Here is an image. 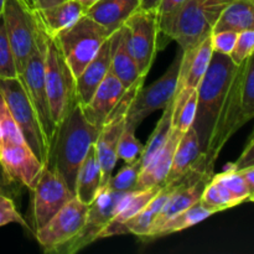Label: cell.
Returning a JSON list of instances; mask_svg holds the SVG:
<instances>
[{
    "instance_id": "6da1fadb",
    "label": "cell",
    "mask_w": 254,
    "mask_h": 254,
    "mask_svg": "<svg viewBox=\"0 0 254 254\" xmlns=\"http://www.w3.org/2000/svg\"><path fill=\"white\" fill-rule=\"evenodd\" d=\"M99 130L87 121L78 101L56 124L45 166L59 174L73 193L79 166L89 148L96 143Z\"/></svg>"
},
{
    "instance_id": "7a4b0ae2",
    "label": "cell",
    "mask_w": 254,
    "mask_h": 254,
    "mask_svg": "<svg viewBox=\"0 0 254 254\" xmlns=\"http://www.w3.org/2000/svg\"><path fill=\"white\" fill-rule=\"evenodd\" d=\"M254 117V55L236 69L218 112L210 140L203 151V165L213 169L218 155L231 138Z\"/></svg>"
},
{
    "instance_id": "3957f363",
    "label": "cell",
    "mask_w": 254,
    "mask_h": 254,
    "mask_svg": "<svg viewBox=\"0 0 254 254\" xmlns=\"http://www.w3.org/2000/svg\"><path fill=\"white\" fill-rule=\"evenodd\" d=\"M237 67L228 55L213 51L207 71L198 84L197 108L192 127L197 133L202 154L210 140L218 112Z\"/></svg>"
},
{
    "instance_id": "277c9868",
    "label": "cell",
    "mask_w": 254,
    "mask_h": 254,
    "mask_svg": "<svg viewBox=\"0 0 254 254\" xmlns=\"http://www.w3.org/2000/svg\"><path fill=\"white\" fill-rule=\"evenodd\" d=\"M235 0H186L171 32L183 51L193 49L212 34V27L228 4Z\"/></svg>"
},
{
    "instance_id": "5b68a950",
    "label": "cell",
    "mask_w": 254,
    "mask_h": 254,
    "mask_svg": "<svg viewBox=\"0 0 254 254\" xmlns=\"http://www.w3.org/2000/svg\"><path fill=\"white\" fill-rule=\"evenodd\" d=\"M111 35L87 15L56 35L62 55L76 78L84 67L98 54L102 45Z\"/></svg>"
},
{
    "instance_id": "8992f818",
    "label": "cell",
    "mask_w": 254,
    "mask_h": 254,
    "mask_svg": "<svg viewBox=\"0 0 254 254\" xmlns=\"http://www.w3.org/2000/svg\"><path fill=\"white\" fill-rule=\"evenodd\" d=\"M45 83L52 119L57 124L77 101L76 78L62 55L56 37L45 34Z\"/></svg>"
},
{
    "instance_id": "52a82bcc",
    "label": "cell",
    "mask_w": 254,
    "mask_h": 254,
    "mask_svg": "<svg viewBox=\"0 0 254 254\" xmlns=\"http://www.w3.org/2000/svg\"><path fill=\"white\" fill-rule=\"evenodd\" d=\"M0 92L26 144L45 165L49 155V141L20 79L17 77L0 78Z\"/></svg>"
},
{
    "instance_id": "ba28073f",
    "label": "cell",
    "mask_w": 254,
    "mask_h": 254,
    "mask_svg": "<svg viewBox=\"0 0 254 254\" xmlns=\"http://www.w3.org/2000/svg\"><path fill=\"white\" fill-rule=\"evenodd\" d=\"M144 81H145V77H139L131 86L126 89L121 101L117 103V106L114 107V109L102 126L98 138L94 143L97 158H98L99 166H101L102 188L108 184L109 179L113 175L114 168H116L117 160H118L117 145H118L119 138L126 128L129 107H130L136 92L144 86Z\"/></svg>"
},
{
    "instance_id": "9c48e42d",
    "label": "cell",
    "mask_w": 254,
    "mask_h": 254,
    "mask_svg": "<svg viewBox=\"0 0 254 254\" xmlns=\"http://www.w3.org/2000/svg\"><path fill=\"white\" fill-rule=\"evenodd\" d=\"M183 51L179 49L175 60L171 62L165 73L148 87H141L134 96L127 116L126 128L136 130L144 119L153 112L164 109L175 96L180 71Z\"/></svg>"
},
{
    "instance_id": "30bf717a",
    "label": "cell",
    "mask_w": 254,
    "mask_h": 254,
    "mask_svg": "<svg viewBox=\"0 0 254 254\" xmlns=\"http://www.w3.org/2000/svg\"><path fill=\"white\" fill-rule=\"evenodd\" d=\"M2 19L19 74L36 49L42 30L20 0H5Z\"/></svg>"
},
{
    "instance_id": "8fae6325",
    "label": "cell",
    "mask_w": 254,
    "mask_h": 254,
    "mask_svg": "<svg viewBox=\"0 0 254 254\" xmlns=\"http://www.w3.org/2000/svg\"><path fill=\"white\" fill-rule=\"evenodd\" d=\"M45 52H46V39H45V32L42 31L41 37L37 41L36 49L27 60L22 71L17 74V78L21 82L29 97L30 103L36 112V116L41 123L42 130L46 135L50 146L56 124L50 111L49 97H47L46 83H45Z\"/></svg>"
},
{
    "instance_id": "7c38bea8",
    "label": "cell",
    "mask_w": 254,
    "mask_h": 254,
    "mask_svg": "<svg viewBox=\"0 0 254 254\" xmlns=\"http://www.w3.org/2000/svg\"><path fill=\"white\" fill-rule=\"evenodd\" d=\"M129 54L141 76L146 77L158 50L156 12L136 9L122 26Z\"/></svg>"
},
{
    "instance_id": "4fadbf2b",
    "label": "cell",
    "mask_w": 254,
    "mask_h": 254,
    "mask_svg": "<svg viewBox=\"0 0 254 254\" xmlns=\"http://www.w3.org/2000/svg\"><path fill=\"white\" fill-rule=\"evenodd\" d=\"M129 191H116L109 186L99 190L93 202L88 206L87 220L77 236L56 251V254H73L99 240L102 231L111 222L122 198Z\"/></svg>"
},
{
    "instance_id": "5bb4252c",
    "label": "cell",
    "mask_w": 254,
    "mask_h": 254,
    "mask_svg": "<svg viewBox=\"0 0 254 254\" xmlns=\"http://www.w3.org/2000/svg\"><path fill=\"white\" fill-rule=\"evenodd\" d=\"M88 206L76 197L66 203L46 225L35 231L36 240L46 253H56L79 233L87 220Z\"/></svg>"
},
{
    "instance_id": "9a60e30c",
    "label": "cell",
    "mask_w": 254,
    "mask_h": 254,
    "mask_svg": "<svg viewBox=\"0 0 254 254\" xmlns=\"http://www.w3.org/2000/svg\"><path fill=\"white\" fill-rule=\"evenodd\" d=\"M32 191V218L35 231L46 225L68 201L74 197V193L67 188L59 174L45 165Z\"/></svg>"
},
{
    "instance_id": "2e32d148",
    "label": "cell",
    "mask_w": 254,
    "mask_h": 254,
    "mask_svg": "<svg viewBox=\"0 0 254 254\" xmlns=\"http://www.w3.org/2000/svg\"><path fill=\"white\" fill-rule=\"evenodd\" d=\"M126 89L127 88L122 84V82L109 69L103 81L97 87L96 92L89 99L88 103L81 106L87 121L101 129L114 107L121 101Z\"/></svg>"
},
{
    "instance_id": "e0dca14e",
    "label": "cell",
    "mask_w": 254,
    "mask_h": 254,
    "mask_svg": "<svg viewBox=\"0 0 254 254\" xmlns=\"http://www.w3.org/2000/svg\"><path fill=\"white\" fill-rule=\"evenodd\" d=\"M37 26L50 36L73 25L84 15V9L78 0H62L57 4L31 12Z\"/></svg>"
},
{
    "instance_id": "ac0fdd59",
    "label": "cell",
    "mask_w": 254,
    "mask_h": 254,
    "mask_svg": "<svg viewBox=\"0 0 254 254\" xmlns=\"http://www.w3.org/2000/svg\"><path fill=\"white\" fill-rule=\"evenodd\" d=\"M111 69V36L106 40L98 54L74 79L76 97L81 106L89 102L97 87Z\"/></svg>"
},
{
    "instance_id": "d6986e66",
    "label": "cell",
    "mask_w": 254,
    "mask_h": 254,
    "mask_svg": "<svg viewBox=\"0 0 254 254\" xmlns=\"http://www.w3.org/2000/svg\"><path fill=\"white\" fill-rule=\"evenodd\" d=\"M181 133L176 128H171L169 138L166 143L161 146L160 150L153 156L148 165L140 171L136 183V190H144V189L153 188V186H164L165 179L170 170L171 163H173L175 149L180 140Z\"/></svg>"
},
{
    "instance_id": "ffe728a7",
    "label": "cell",
    "mask_w": 254,
    "mask_h": 254,
    "mask_svg": "<svg viewBox=\"0 0 254 254\" xmlns=\"http://www.w3.org/2000/svg\"><path fill=\"white\" fill-rule=\"evenodd\" d=\"M202 159L203 155L200 148L197 133L193 127H190L185 133H183L180 140H179L175 154H174L173 163H171L170 170H169L164 185L180 181L196 165H198Z\"/></svg>"
},
{
    "instance_id": "44dd1931",
    "label": "cell",
    "mask_w": 254,
    "mask_h": 254,
    "mask_svg": "<svg viewBox=\"0 0 254 254\" xmlns=\"http://www.w3.org/2000/svg\"><path fill=\"white\" fill-rule=\"evenodd\" d=\"M136 9H139L138 0H98L84 11V15L112 35L123 26Z\"/></svg>"
},
{
    "instance_id": "7402d4cb",
    "label": "cell",
    "mask_w": 254,
    "mask_h": 254,
    "mask_svg": "<svg viewBox=\"0 0 254 254\" xmlns=\"http://www.w3.org/2000/svg\"><path fill=\"white\" fill-rule=\"evenodd\" d=\"M161 188L163 186H153V188L144 189V190H133L127 192V195L119 202L116 215L101 232L99 240L112 237V236L123 235L124 223L130 220L131 217H134L136 213L140 212L150 202L151 198L159 192Z\"/></svg>"
},
{
    "instance_id": "603a6c76",
    "label": "cell",
    "mask_w": 254,
    "mask_h": 254,
    "mask_svg": "<svg viewBox=\"0 0 254 254\" xmlns=\"http://www.w3.org/2000/svg\"><path fill=\"white\" fill-rule=\"evenodd\" d=\"M102 189V173L97 158L96 146L89 148L86 158L82 161L76 178L74 197L84 205L89 206Z\"/></svg>"
},
{
    "instance_id": "cb8c5ba5",
    "label": "cell",
    "mask_w": 254,
    "mask_h": 254,
    "mask_svg": "<svg viewBox=\"0 0 254 254\" xmlns=\"http://www.w3.org/2000/svg\"><path fill=\"white\" fill-rule=\"evenodd\" d=\"M111 71L126 88L141 77L135 61L127 49L122 27L111 35Z\"/></svg>"
},
{
    "instance_id": "d4e9b609",
    "label": "cell",
    "mask_w": 254,
    "mask_h": 254,
    "mask_svg": "<svg viewBox=\"0 0 254 254\" xmlns=\"http://www.w3.org/2000/svg\"><path fill=\"white\" fill-rule=\"evenodd\" d=\"M247 30H254V0H235L228 4L212 27V32L240 34Z\"/></svg>"
},
{
    "instance_id": "484cf974",
    "label": "cell",
    "mask_w": 254,
    "mask_h": 254,
    "mask_svg": "<svg viewBox=\"0 0 254 254\" xmlns=\"http://www.w3.org/2000/svg\"><path fill=\"white\" fill-rule=\"evenodd\" d=\"M178 183L166 184V185H164L163 188L159 190V192L151 198L150 202H149L140 212H138L134 217H131L130 220L127 221V222L124 223L123 235L130 233V235L138 236L141 240H145L149 231H150L151 226H153V222L155 221L156 216L159 215V212H160V210L163 208V206L165 205L166 200L169 198L171 191L174 190V188H175V185Z\"/></svg>"
},
{
    "instance_id": "4316f807",
    "label": "cell",
    "mask_w": 254,
    "mask_h": 254,
    "mask_svg": "<svg viewBox=\"0 0 254 254\" xmlns=\"http://www.w3.org/2000/svg\"><path fill=\"white\" fill-rule=\"evenodd\" d=\"M213 213L210 210L205 207L201 203V201H197L190 206L189 208L184 210L183 212L178 213L176 216L171 217L170 220L166 221L163 226L158 228L153 235L150 236V240H155V238L164 237V236L171 235V233L180 232V231L186 230L189 227L197 225V223L202 222L206 218L211 217Z\"/></svg>"
},
{
    "instance_id": "83f0119b",
    "label": "cell",
    "mask_w": 254,
    "mask_h": 254,
    "mask_svg": "<svg viewBox=\"0 0 254 254\" xmlns=\"http://www.w3.org/2000/svg\"><path fill=\"white\" fill-rule=\"evenodd\" d=\"M173 111H174V99L163 109V116L159 119L153 134L149 138L148 143L144 146L143 154L140 156L141 170L148 165L149 161L153 156L161 149V146L166 143L173 128Z\"/></svg>"
},
{
    "instance_id": "f1b7e54d",
    "label": "cell",
    "mask_w": 254,
    "mask_h": 254,
    "mask_svg": "<svg viewBox=\"0 0 254 254\" xmlns=\"http://www.w3.org/2000/svg\"><path fill=\"white\" fill-rule=\"evenodd\" d=\"M186 0H160L156 9L158 22V50H163L171 42V32Z\"/></svg>"
},
{
    "instance_id": "f546056e",
    "label": "cell",
    "mask_w": 254,
    "mask_h": 254,
    "mask_svg": "<svg viewBox=\"0 0 254 254\" xmlns=\"http://www.w3.org/2000/svg\"><path fill=\"white\" fill-rule=\"evenodd\" d=\"M201 203L205 206L207 210H210L211 212L215 215V213L221 212V211H225L227 208L236 207L238 205H242L222 184L218 180H216L215 178H212V180L208 183V185L206 186L205 191H203L202 196L200 198Z\"/></svg>"
},
{
    "instance_id": "4dcf8cb0",
    "label": "cell",
    "mask_w": 254,
    "mask_h": 254,
    "mask_svg": "<svg viewBox=\"0 0 254 254\" xmlns=\"http://www.w3.org/2000/svg\"><path fill=\"white\" fill-rule=\"evenodd\" d=\"M140 171V159L133 161V163H126V165L116 175L113 174L111 176L106 186H109V188L116 191H124V192L136 190V183H138Z\"/></svg>"
},
{
    "instance_id": "1f68e13d",
    "label": "cell",
    "mask_w": 254,
    "mask_h": 254,
    "mask_svg": "<svg viewBox=\"0 0 254 254\" xmlns=\"http://www.w3.org/2000/svg\"><path fill=\"white\" fill-rule=\"evenodd\" d=\"M143 150L144 145L135 136V130L124 128V131L122 133L118 145H117V156H118V159H122L127 164L133 163V161L140 159Z\"/></svg>"
},
{
    "instance_id": "d6a6232c",
    "label": "cell",
    "mask_w": 254,
    "mask_h": 254,
    "mask_svg": "<svg viewBox=\"0 0 254 254\" xmlns=\"http://www.w3.org/2000/svg\"><path fill=\"white\" fill-rule=\"evenodd\" d=\"M213 178L220 181L241 203L253 201L254 195L247 189L240 171H222L220 174H215Z\"/></svg>"
},
{
    "instance_id": "836d02e7",
    "label": "cell",
    "mask_w": 254,
    "mask_h": 254,
    "mask_svg": "<svg viewBox=\"0 0 254 254\" xmlns=\"http://www.w3.org/2000/svg\"><path fill=\"white\" fill-rule=\"evenodd\" d=\"M197 108V89L186 98V101L178 108L173 111V127L185 133L190 127H192L193 119Z\"/></svg>"
},
{
    "instance_id": "e575fe53",
    "label": "cell",
    "mask_w": 254,
    "mask_h": 254,
    "mask_svg": "<svg viewBox=\"0 0 254 254\" xmlns=\"http://www.w3.org/2000/svg\"><path fill=\"white\" fill-rule=\"evenodd\" d=\"M17 71L15 66L11 47L7 40L4 19L0 16V78H16Z\"/></svg>"
},
{
    "instance_id": "d590c367",
    "label": "cell",
    "mask_w": 254,
    "mask_h": 254,
    "mask_svg": "<svg viewBox=\"0 0 254 254\" xmlns=\"http://www.w3.org/2000/svg\"><path fill=\"white\" fill-rule=\"evenodd\" d=\"M253 49L254 30H247V31H242L238 34L237 41H236L233 50L228 56L236 66H240L253 54Z\"/></svg>"
},
{
    "instance_id": "8d00e7d4",
    "label": "cell",
    "mask_w": 254,
    "mask_h": 254,
    "mask_svg": "<svg viewBox=\"0 0 254 254\" xmlns=\"http://www.w3.org/2000/svg\"><path fill=\"white\" fill-rule=\"evenodd\" d=\"M9 223H16L24 228H29L26 221L16 210L14 198L0 193V227L9 225Z\"/></svg>"
},
{
    "instance_id": "74e56055",
    "label": "cell",
    "mask_w": 254,
    "mask_h": 254,
    "mask_svg": "<svg viewBox=\"0 0 254 254\" xmlns=\"http://www.w3.org/2000/svg\"><path fill=\"white\" fill-rule=\"evenodd\" d=\"M238 34L235 31H220L212 32L210 35V41L212 50L222 55H230L233 50Z\"/></svg>"
},
{
    "instance_id": "f35d334b",
    "label": "cell",
    "mask_w": 254,
    "mask_h": 254,
    "mask_svg": "<svg viewBox=\"0 0 254 254\" xmlns=\"http://www.w3.org/2000/svg\"><path fill=\"white\" fill-rule=\"evenodd\" d=\"M254 166V141L253 135L250 136L247 144L245 146V150L242 151L240 158L233 163H228L223 166L222 171H240L242 169Z\"/></svg>"
},
{
    "instance_id": "ab89813d",
    "label": "cell",
    "mask_w": 254,
    "mask_h": 254,
    "mask_svg": "<svg viewBox=\"0 0 254 254\" xmlns=\"http://www.w3.org/2000/svg\"><path fill=\"white\" fill-rule=\"evenodd\" d=\"M20 189H21V185L16 181L11 180L0 165V193L14 198L20 193Z\"/></svg>"
},
{
    "instance_id": "60d3db41",
    "label": "cell",
    "mask_w": 254,
    "mask_h": 254,
    "mask_svg": "<svg viewBox=\"0 0 254 254\" xmlns=\"http://www.w3.org/2000/svg\"><path fill=\"white\" fill-rule=\"evenodd\" d=\"M240 173L250 192L254 195V166H248V168L242 169V170H240Z\"/></svg>"
},
{
    "instance_id": "b9f144b4",
    "label": "cell",
    "mask_w": 254,
    "mask_h": 254,
    "mask_svg": "<svg viewBox=\"0 0 254 254\" xmlns=\"http://www.w3.org/2000/svg\"><path fill=\"white\" fill-rule=\"evenodd\" d=\"M139 9L146 10V11H156L160 0H138Z\"/></svg>"
},
{
    "instance_id": "7bdbcfd3",
    "label": "cell",
    "mask_w": 254,
    "mask_h": 254,
    "mask_svg": "<svg viewBox=\"0 0 254 254\" xmlns=\"http://www.w3.org/2000/svg\"><path fill=\"white\" fill-rule=\"evenodd\" d=\"M78 1L81 2V5H82V6H83L84 11H86V10L88 9V7H91L92 5H93L94 2L98 1V0H78Z\"/></svg>"
},
{
    "instance_id": "ee69618b",
    "label": "cell",
    "mask_w": 254,
    "mask_h": 254,
    "mask_svg": "<svg viewBox=\"0 0 254 254\" xmlns=\"http://www.w3.org/2000/svg\"><path fill=\"white\" fill-rule=\"evenodd\" d=\"M4 2L5 0H0V16L2 15V10H4Z\"/></svg>"
}]
</instances>
